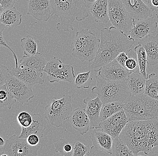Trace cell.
<instances>
[{
  "mask_svg": "<svg viewBox=\"0 0 158 156\" xmlns=\"http://www.w3.org/2000/svg\"><path fill=\"white\" fill-rule=\"evenodd\" d=\"M97 1V0H84L85 6L86 7L87 9L88 10L89 8L90 7L91 5Z\"/></svg>",
  "mask_w": 158,
  "mask_h": 156,
  "instance_id": "7bdbcfd3",
  "label": "cell"
},
{
  "mask_svg": "<svg viewBox=\"0 0 158 156\" xmlns=\"http://www.w3.org/2000/svg\"><path fill=\"white\" fill-rule=\"evenodd\" d=\"M10 74V71L6 66L0 64V86L6 84Z\"/></svg>",
  "mask_w": 158,
  "mask_h": 156,
  "instance_id": "f35d334b",
  "label": "cell"
},
{
  "mask_svg": "<svg viewBox=\"0 0 158 156\" xmlns=\"http://www.w3.org/2000/svg\"><path fill=\"white\" fill-rule=\"evenodd\" d=\"M6 27H7L6 26L4 25L3 24L0 22V47L1 46H4V47H6L7 48L9 49L11 51L13 55L15 62V67H18L19 66V63L17 57L15 53L14 50L10 48V47L7 43L5 40L4 38L3 33L4 31L6 28Z\"/></svg>",
  "mask_w": 158,
  "mask_h": 156,
  "instance_id": "74e56055",
  "label": "cell"
},
{
  "mask_svg": "<svg viewBox=\"0 0 158 156\" xmlns=\"http://www.w3.org/2000/svg\"><path fill=\"white\" fill-rule=\"evenodd\" d=\"M0 22L7 27H16L21 24L22 15L15 7L6 9L0 16Z\"/></svg>",
  "mask_w": 158,
  "mask_h": 156,
  "instance_id": "484cf974",
  "label": "cell"
},
{
  "mask_svg": "<svg viewBox=\"0 0 158 156\" xmlns=\"http://www.w3.org/2000/svg\"><path fill=\"white\" fill-rule=\"evenodd\" d=\"M155 13H156V15L157 18L158 19V8L156 9L155 10Z\"/></svg>",
  "mask_w": 158,
  "mask_h": 156,
  "instance_id": "681fc988",
  "label": "cell"
},
{
  "mask_svg": "<svg viewBox=\"0 0 158 156\" xmlns=\"http://www.w3.org/2000/svg\"><path fill=\"white\" fill-rule=\"evenodd\" d=\"M88 10L91 13L96 22L106 24L110 20L108 0H97L91 5Z\"/></svg>",
  "mask_w": 158,
  "mask_h": 156,
  "instance_id": "603a6c76",
  "label": "cell"
},
{
  "mask_svg": "<svg viewBox=\"0 0 158 156\" xmlns=\"http://www.w3.org/2000/svg\"><path fill=\"white\" fill-rule=\"evenodd\" d=\"M145 95L158 101V74L152 73L146 79Z\"/></svg>",
  "mask_w": 158,
  "mask_h": 156,
  "instance_id": "4316f807",
  "label": "cell"
},
{
  "mask_svg": "<svg viewBox=\"0 0 158 156\" xmlns=\"http://www.w3.org/2000/svg\"><path fill=\"white\" fill-rule=\"evenodd\" d=\"M5 144H6V141L2 137L0 136V153H1L2 149L4 146Z\"/></svg>",
  "mask_w": 158,
  "mask_h": 156,
  "instance_id": "bcb514c9",
  "label": "cell"
},
{
  "mask_svg": "<svg viewBox=\"0 0 158 156\" xmlns=\"http://www.w3.org/2000/svg\"><path fill=\"white\" fill-rule=\"evenodd\" d=\"M5 10L3 8L2 6L0 4V16H1V15H2V14L3 12Z\"/></svg>",
  "mask_w": 158,
  "mask_h": 156,
  "instance_id": "c3c4849f",
  "label": "cell"
},
{
  "mask_svg": "<svg viewBox=\"0 0 158 156\" xmlns=\"http://www.w3.org/2000/svg\"><path fill=\"white\" fill-rule=\"evenodd\" d=\"M27 15L40 21H47L52 15L50 0H27Z\"/></svg>",
  "mask_w": 158,
  "mask_h": 156,
  "instance_id": "5bb4252c",
  "label": "cell"
},
{
  "mask_svg": "<svg viewBox=\"0 0 158 156\" xmlns=\"http://www.w3.org/2000/svg\"><path fill=\"white\" fill-rule=\"evenodd\" d=\"M110 21L114 27L124 32H130L133 19L128 15L121 0H108Z\"/></svg>",
  "mask_w": 158,
  "mask_h": 156,
  "instance_id": "9c48e42d",
  "label": "cell"
},
{
  "mask_svg": "<svg viewBox=\"0 0 158 156\" xmlns=\"http://www.w3.org/2000/svg\"><path fill=\"white\" fill-rule=\"evenodd\" d=\"M47 63L42 54L37 52L33 56H23L20 61L19 66L30 67L39 73L43 74Z\"/></svg>",
  "mask_w": 158,
  "mask_h": 156,
  "instance_id": "d4e9b609",
  "label": "cell"
},
{
  "mask_svg": "<svg viewBox=\"0 0 158 156\" xmlns=\"http://www.w3.org/2000/svg\"><path fill=\"white\" fill-rule=\"evenodd\" d=\"M91 70L85 73H78L75 80V87L78 89L83 88L89 89L93 81V78L90 76Z\"/></svg>",
  "mask_w": 158,
  "mask_h": 156,
  "instance_id": "836d02e7",
  "label": "cell"
},
{
  "mask_svg": "<svg viewBox=\"0 0 158 156\" xmlns=\"http://www.w3.org/2000/svg\"><path fill=\"white\" fill-rule=\"evenodd\" d=\"M128 122V117L123 109L102 121L101 129L112 138H115L119 136Z\"/></svg>",
  "mask_w": 158,
  "mask_h": 156,
  "instance_id": "7c38bea8",
  "label": "cell"
},
{
  "mask_svg": "<svg viewBox=\"0 0 158 156\" xmlns=\"http://www.w3.org/2000/svg\"><path fill=\"white\" fill-rule=\"evenodd\" d=\"M100 44L96 34L88 28L82 29L76 33L72 54L82 62H92L97 54Z\"/></svg>",
  "mask_w": 158,
  "mask_h": 156,
  "instance_id": "8992f818",
  "label": "cell"
},
{
  "mask_svg": "<svg viewBox=\"0 0 158 156\" xmlns=\"http://www.w3.org/2000/svg\"><path fill=\"white\" fill-rule=\"evenodd\" d=\"M73 147L74 144L63 138L55 143V152L62 156H73Z\"/></svg>",
  "mask_w": 158,
  "mask_h": 156,
  "instance_id": "d6a6232c",
  "label": "cell"
},
{
  "mask_svg": "<svg viewBox=\"0 0 158 156\" xmlns=\"http://www.w3.org/2000/svg\"><path fill=\"white\" fill-rule=\"evenodd\" d=\"M53 14L60 18L56 25L57 30L69 32L74 30L75 20H85L89 16L84 0H50Z\"/></svg>",
  "mask_w": 158,
  "mask_h": 156,
  "instance_id": "3957f363",
  "label": "cell"
},
{
  "mask_svg": "<svg viewBox=\"0 0 158 156\" xmlns=\"http://www.w3.org/2000/svg\"><path fill=\"white\" fill-rule=\"evenodd\" d=\"M144 47L147 56V63L150 65H158V34H150L138 42Z\"/></svg>",
  "mask_w": 158,
  "mask_h": 156,
  "instance_id": "d6986e66",
  "label": "cell"
},
{
  "mask_svg": "<svg viewBox=\"0 0 158 156\" xmlns=\"http://www.w3.org/2000/svg\"><path fill=\"white\" fill-rule=\"evenodd\" d=\"M158 155V152H153L152 151L148 155Z\"/></svg>",
  "mask_w": 158,
  "mask_h": 156,
  "instance_id": "7dc6e473",
  "label": "cell"
},
{
  "mask_svg": "<svg viewBox=\"0 0 158 156\" xmlns=\"http://www.w3.org/2000/svg\"><path fill=\"white\" fill-rule=\"evenodd\" d=\"M127 82L132 95H140L145 93L146 79L139 71L131 73L127 78Z\"/></svg>",
  "mask_w": 158,
  "mask_h": 156,
  "instance_id": "cb8c5ba5",
  "label": "cell"
},
{
  "mask_svg": "<svg viewBox=\"0 0 158 156\" xmlns=\"http://www.w3.org/2000/svg\"><path fill=\"white\" fill-rule=\"evenodd\" d=\"M32 121L30 126L27 128L22 127V131L19 137L21 138H27L31 134H35L40 138H42L43 134L46 128L47 120L40 113L31 114Z\"/></svg>",
  "mask_w": 158,
  "mask_h": 156,
  "instance_id": "44dd1931",
  "label": "cell"
},
{
  "mask_svg": "<svg viewBox=\"0 0 158 156\" xmlns=\"http://www.w3.org/2000/svg\"><path fill=\"white\" fill-rule=\"evenodd\" d=\"M94 147L99 152L111 154L113 138L104 131H92L89 135Z\"/></svg>",
  "mask_w": 158,
  "mask_h": 156,
  "instance_id": "7402d4cb",
  "label": "cell"
},
{
  "mask_svg": "<svg viewBox=\"0 0 158 156\" xmlns=\"http://www.w3.org/2000/svg\"><path fill=\"white\" fill-rule=\"evenodd\" d=\"M90 150L87 146L77 141L74 144L73 156H88Z\"/></svg>",
  "mask_w": 158,
  "mask_h": 156,
  "instance_id": "d590c367",
  "label": "cell"
},
{
  "mask_svg": "<svg viewBox=\"0 0 158 156\" xmlns=\"http://www.w3.org/2000/svg\"><path fill=\"white\" fill-rule=\"evenodd\" d=\"M83 102L86 105V112L88 116L90 122V129H101L102 121L100 117L102 101L98 96L92 99L87 97L84 99Z\"/></svg>",
  "mask_w": 158,
  "mask_h": 156,
  "instance_id": "ac0fdd59",
  "label": "cell"
},
{
  "mask_svg": "<svg viewBox=\"0 0 158 156\" xmlns=\"http://www.w3.org/2000/svg\"><path fill=\"white\" fill-rule=\"evenodd\" d=\"M17 119L19 124L21 127L27 128L32 123V115L27 112H21L18 115Z\"/></svg>",
  "mask_w": 158,
  "mask_h": 156,
  "instance_id": "8d00e7d4",
  "label": "cell"
},
{
  "mask_svg": "<svg viewBox=\"0 0 158 156\" xmlns=\"http://www.w3.org/2000/svg\"><path fill=\"white\" fill-rule=\"evenodd\" d=\"M142 1H143L151 10H152L153 11H155V9H154V8L152 6V4H151V0H142Z\"/></svg>",
  "mask_w": 158,
  "mask_h": 156,
  "instance_id": "ee69618b",
  "label": "cell"
},
{
  "mask_svg": "<svg viewBox=\"0 0 158 156\" xmlns=\"http://www.w3.org/2000/svg\"><path fill=\"white\" fill-rule=\"evenodd\" d=\"M72 97L64 95L62 98H52L50 104L45 107V118L52 126L60 127L63 121L69 119L73 111Z\"/></svg>",
  "mask_w": 158,
  "mask_h": 156,
  "instance_id": "52a82bcc",
  "label": "cell"
},
{
  "mask_svg": "<svg viewBox=\"0 0 158 156\" xmlns=\"http://www.w3.org/2000/svg\"><path fill=\"white\" fill-rule=\"evenodd\" d=\"M10 91L17 101L21 104L27 102L34 97L31 86L27 85L10 74L6 83Z\"/></svg>",
  "mask_w": 158,
  "mask_h": 156,
  "instance_id": "8fae6325",
  "label": "cell"
},
{
  "mask_svg": "<svg viewBox=\"0 0 158 156\" xmlns=\"http://www.w3.org/2000/svg\"><path fill=\"white\" fill-rule=\"evenodd\" d=\"M129 121L156 119L158 121V101L143 94L132 95L123 103Z\"/></svg>",
  "mask_w": 158,
  "mask_h": 156,
  "instance_id": "277c9868",
  "label": "cell"
},
{
  "mask_svg": "<svg viewBox=\"0 0 158 156\" xmlns=\"http://www.w3.org/2000/svg\"><path fill=\"white\" fill-rule=\"evenodd\" d=\"M95 79L97 85L92 88V92L97 95L103 104L114 101L123 103L131 95L127 80L106 79L99 74Z\"/></svg>",
  "mask_w": 158,
  "mask_h": 156,
  "instance_id": "5b68a950",
  "label": "cell"
},
{
  "mask_svg": "<svg viewBox=\"0 0 158 156\" xmlns=\"http://www.w3.org/2000/svg\"><path fill=\"white\" fill-rule=\"evenodd\" d=\"M137 54L140 73L145 79L148 78L147 73V56L146 50L141 44H138L134 48Z\"/></svg>",
  "mask_w": 158,
  "mask_h": 156,
  "instance_id": "4dcf8cb0",
  "label": "cell"
},
{
  "mask_svg": "<svg viewBox=\"0 0 158 156\" xmlns=\"http://www.w3.org/2000/svg\"><path fill=\"white\" fill-rule=\"evenodd\" d=\"M10 74L32 87L36 84L42 85L44 83V80L42 78L43 74L30 67L18 66L13 68Z\"/></svg>",
  "mask_w": 158,
  "mask_h": 156,
  "instance_id": "2e32d148",
  "label": "cell"
},
{
  "mask_svg": "<svg viewBox=\"0 0 158 156\" xmlns=\"http://www.w3.org/2000/svg\"><path fill=\"white\" fill-rule=\"evenodd\" d=\"M111 155L115 156H135L128 146L118 137L113 138Z\"/></svg>",
  "mask_w": 158,
  "mask_h": 156,
  "instance_id": "f1b7e54d",
  "label": "cell"
},
{
  "mask_svg": "<svg viewBox=\"0 0 158 156\" xmlns=\"http://www.w3.org/2000/svg\"><path fill=\"white\" fill-rule=\"evenodd\" d=\"M18 0H0V4L5 10L11 8Z\"/></svg>",
  "mask_w": 158,
  "mask_h": 156,
  "instance_id": "60d3db41",
  "label": "cell"
},
{
  "mask_svg": "<svg viewBox=\"0 0 158 156\" xmlns=\"http://www.w3.org/2000/svg\"><path fill=\"white\" fill-rule=\"evenodd\" d=\"M21 46L25 56H31L37 53V43L34 38L31 36H27L26 37L21 39Z\"/></svg>",
  "mask_w": 158,
  "mask_h": 156,
  "instance_id": "1f68e13d",
  "label": "cell"
},
{
  "mask_svg": "<svg viewBox=\"0 0 158 156\" xmlns=\"http://www.w3.org/2000/svg\"><path fill=\"white\" fill-rule=\"evenodd\" d=\"M94 71L98 72V74L104 78L114 81L127 80L128 76L132 73L120 65L115 59Z\"/></svg>",
  "mask_w": 158,
  "mask_h": 156,
  "instance_id": "9a60e30c",
  "label": "cell"
},
{
  "mask_svg": "<svg viewBox=\"0 0 158 156\" xmlns=\"http://www.w3.org/2000/svg\"><path fill=\"white\" fill-rule=\"evenodd\" d=\"M133 19H146L152 16L153 11L142 0H121Z\"/></svg>",
  "mask_w": 158,
  "mask_h": 156,
  "instance_id": "e0dca14e",
  "label": "cell"
},
{
  "mask_svg": "<svg viewBox=\"0 0 158 156\" xmlns=\"http://www.w3.org/2000/svg\"><path fill=\"white\" fill-rule=\"evenodd\" d=\"M136 41L125 32L114 27L101 31L100 44L91 67L94 70L107 65L122 52L127 53Z\"/></svg>",
  "mask_w": 158,
  "mask_h": 156,
  "instance_id": "7a4b0ae2",
  "label": "cell"
},
{
  "mask_svg": "<svg viewBox=\"0 0 158 156\" xmlns=\"http://www.w3.org/2000/svg\"><path fill=\"white\" fill-rule=\"evenodd\" d=\"M40 145H30L26 138L13 135L6 141L1 153L2 156H35L40 148Z\"/></svg>",
  "mask_w": 158,
  "mask_h": 156,
  "instance_id": "30bf717a",
  "label": "cell"
},
{
  "mask_svg": "<svg viewBox=\"0 0 158 156\" xmlns=\"http://www.w3.org/2000/svg\"><path fill=\"white\" fill-rule=\"evenodd\" d=\"M127 53L128 59L125 62L124 66L125 69L132 73L138 71L140 72L138 57L136 52L131 49Z\"/></svg>",
  "mask_w": 158,
  "mask_h": 156,
  "instance_id": "e575fe53",
  "label": "cell"
},
{
  "mask_svg": "<svg viewBox=\"0 0 158 156\" xmlns=\"http://www.w3.org/2000/svg\"><path fill=\"white\" fill-rule=\"evenodd\" d=\"M128 59V56L127 53L125 52H122L118 54V56L115 58V60L120 65L124 67L125 62Z\"/></svg>",
  "mask_w": 158,
  "mask_h": 156,
  "instance_id": "b9f144b4",
  "label": "cell"
},
{
  "mask_svg": "<svg viewBox=\"0 0 158 156\" xmlns=\"http://www.w3.org/2000/svg\"><path fill=\"white\" fill-rule=\"evenodd\" d=\"M151 4L154 9L158 8V0H151Z\"/></svg>",
  "mask_w": 158,
  "mask_h": 156,
  "instance_id": "f6af8a7d",
  "label": "cell"
},
{
  "mask_svg": "<svg viewBox=\"0 0 158 156\" xmlns=\"http://www.w3.org/2000/svg\"><path fill=\"white\" fill-rule=\"evenodd\" d=\"M27 143L31 146H35L39 145L40 137L35 134H31L26 138Z\"/></svg>",
  "mask_w": 158,
  "mask_h": 156,
  "instance_id": "ab89813d",
  "label": "cell"
},
{
  "mask_svg": "<svg viewBox=\"0 0 158 156\" xmlns=\"http://www.w3.org/2000/svg\"><path fill=\"white\" fill-rule=\"evenodd\" d=\"M123 103L118 102H111L102 104L100 117L102 121H104L118 112L123 109Z\"/></svg>",
  "mask_w": 158,
  "mask_h": 156,
  "instance_id": "83f0119b",
  "label": "cell"
},
{
  "mask_svg": "<svg viewBox=\"0 0 158 156\" xmlns=\"http://www.w3.org/2000/svg\"><path fill=\"white\" fill-rule=\"evenodd\" d=\"M16 101L6 84L0 86V108L10 109Z\"/></svg>",
  "mask_w": 158,
  "mask_h": 156,
  "instance_id": "f546056e",
  "label": "cell"
},
{
  "mask_svg": "<svg viewBox=\"0 0 158 156\" xmlns=\"http://www.w3.org/2000/svg\"><path fill=\"white\" fill-rule=\"evenodd\" d=\"M44 72L51 83L55 82H67L71 83L75 78L73 67L64 64L57 57H54L47 62Z\"/></svg>",
  "mask_w": 158,
  "mask_h": 156,
  "instance_id": "ba28073f",
  "label": "cell"
},
{
  "mask_svg": "<svg viewBox=\"0 0 158 156\" xmlns=\"http://www.w3.org/2000/svg\"><path fill=\"white\" fill-rule=\"evenodd\" d=\"M70 120L72 126L81 135L86 134L90 129V122L85 108H77L73 110Z\"/></svg>",
  "mask_w": 158,
  "mask_h": 156,
  "instance_id": "ffe728a7",
  "label": "cell"
},
{
  "mask_svg": "<svg viewBox=\"0 0 158 156\" xmlns=\"http://www.w3.org/2000/svg\"><path fill=\"white\" fill-rule=\"evenodd\" d=\"M157 27V22L153 16L141 20L133 19L129 35L139 42L147 36L155 33Z\"/></svg>",
  "mask_w": 158,
  "mask_h": 156,
  "instance_id": "4fadbf2b",
  "label": "cell"
},
{
  "mask_svg": "<svg viewBox=\"0 0 158 156\" xmlns=\"http://www.w3.org/2000/svg\"><path fill=\"white\" fill-rule=\"evenodd\" d=\"M119 137L135 156L140 152L147 155L158 146V121L150 119L129 121Z\"/></svg>",
  "mask_w": 158,
  "mask_h": 156,
  "instance_id": "6da1fadb",
  "label": "cell"
}]
</instances>
